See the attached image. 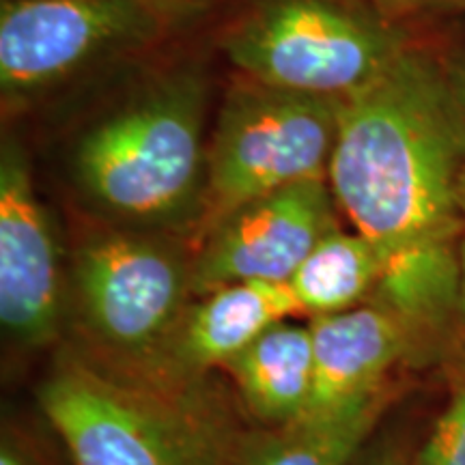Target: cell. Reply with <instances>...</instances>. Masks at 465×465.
Instances as JSON below:
<instances>
[{
    "mask_svg": "<svg viewBox=\"0 0 465 465\" xmlns=\"http://www.w3.org/2000/svg\"><path fill=\"white\" fill-rule=\"evenodd\" d=\"M463 153L465 113L446 56L410 44L342 97L330 188L380 257V302L410 325L459 308Z\"/></svg>",
    "mask_w": 465,
    "mask_h": 465,
    "instance_id": "cell-1",
    "label": "cell"
},
{
    "mask_svg": "<svg viewBox=\"0 0 465 465\" xmlns=\"http://www.w3.org/2000/svg\"><path fill=\"white\" fill-rule=\"evenodd\" d=\"M207 84L174 72L89 127L75 144L80 188L114 216L168 223L203 205Z\"/></svg>",
    "mask_w": 465,
    "mask_h": 465,
    "instance_id": "cell-2",
    "label": "cell"
},
{
    "mask_svg": "<svg viewBox=\"0 0 465 465\" xmlns=\"http://www.w3.org/2000/svg\"><path fill=\"white\" fill-rule=\"evenodd\" d=\"M410 44L391 17L345 0H259L226 33L224 52L254 83L342 100Z\"/></svg>",
    "mask_w": 465,
    "mask_h": 465,
    "instance_id": "cell-3",
    "label": "cell"
},
{
    "mask_svg": "<svg viewBox=\"0 0 465 465\" xmlns=\"http://www.w3.org/2000/svg\"><path fill=\"white\" fill-rule=\"evenodd\" d=\"M341 104L339 97L276 89L250 78L232 86L207 149V232L261 196L328 179Z\"/></svg>",
    "mask_w": 465,
    "mask_h": 465,
    "instance_id": "cell-4",
    "label": "cell"
},
{
    "mask_svg": "<svg viewBox=\"0 0 465 465\" xmlns=\"http://www.w3.org/2000/svg\"><path fill=\"white\" fill-rule=\"evenodd\" d=\"M164 0H3L0 89L26 100L84 67L158 39Z\"/></svg>",
    "mask_w": 465,
    "mask_h": 465,
    "instance_id": "cell-5",
    "label": "cell"
},
{
    "mask_svg": "<svg viewBox=\"0 0 465 465\" xmlns=\"http://www.w3.org/2000/svg\"><path fill=\"white\" fill-rule=\"evenodd\" d=\"M74 282L95 334L119 351L144 356L182 323L192 267L162 242L104 232L78 250Z\"/></svg>",
    "mask_w": 465,
    "mask_h": 465,
    "instance_id": "cell-6",
    "label": "cell"
},
{
    "mask_svg": "<svg viewBox=\"0 0 465 465\" xmlns=\"http://www.w3.org/2000/svg\"><path fill=\"white\" fill-rule=\"evenodd\" d=\"M39 403L74 465H203L201 440L147 397L89 366H61Z\"/></svg>",
    "mask_w": 465,
    "mask_h": 465,
    "instance_id": "cell-7",
    "label": "cell"
},
{
    "mask_svg": "<svg viewBox=\"0 0 465 465\" xmlns=\"http://www.w3.org/2000/svg\"><path fill=\"white\" fill-rule=\"evenodd\" d=\"M336 201L325 179H311L248 203L209 232L192 265V291L232 282H289L323 235L336 229Z\"/></svg>",
    "mask_w": 465,
    "mask_h": 465,
    "instance_id": "cell-8",
    "label": "cell"
},
{
    "mask_svg": "<svg viewBox=\"0 0 465 465\" xmlns=\"http://www.w3.org/2000/svg\"><path fill=\"white\" fill-rule=\"evenodd\" d=\"M61 284L48 213L35 192L25 149L0 155V322L14 339L42 345L56 332Z\"/></svg>",
    "mask_w": 465,
    "mask_h": 465,
    "instance_id": "cell-9",
    "label": "cell"
},
{
    "mask_svg": "<svg viewBox=\"0 0 465 465\" xmlns=\"http://www.w3.org/2000/svg\"><path fill=\"white\" fill-rule=\"evenodd\" d=\"M410 328L383 304L312 319V394L302 420L330 416L386 392L383 381L407 351Z\"/></svg>",
    "mask_w": 465,
    "mask_h": 465,
    "instance_id": "cell-10",
    "label": "cell"
},
{
    "mask_svg": "<svg viewBox=\"0 0 465 465\" xmlns=\"http://www.w3.org/2000/svg\"><path fill=\"white\" fill-rule=\"evenodd\" d=\"M287 282L246 281L209 291L182 319L179 358L192 369L224 366L272 325L298 312Z\"/></svg>",
    "mask_w": 465,
    "mask_h": 465,
    "instance_id": "cell-11",
    "label": "cell"
},
{
    "mask_svg": "<svg viewBox=\"0 0 465 465\" xmlns=\"http://www.w3.org/2000/svg\"><path fill=\"white\" fill-rule=\"evenodd\" d=\"M250 410L270 422L295 424L312 394L311 325L281 322L224 364Z\"/></svg>",
    "mask_w": 465,
    "mask_h": 465,
    "instance_id": "cell-12",
    "label": "cell"
},
{
    "mask_svg": "<svg viewBox=\"0 0 465 465\" xmlns=\"http://www.w3.org/2000/svg\"><path fill=\"white\" fill-rule=\"evenodd\" d=\"M381 276L375 248L356 231L336 226L308 252L287 282L300 311L334 315L373 293Z\"/></svg>",
    "mask_w": 465,
    "mask_h": 465,
    "instance_id": "cell-13",
    "label": "cell"
},
{
    "mask_svg": "<svg viewBox=\"0 0 465 465\" xmlns=\"http://www.w3.org/2000/svg\"><path fill=\"white\" fill-rule=\"evenodd\" d=\"M386 392L330 416L289 424V431L261 449L246 465H345L380 418Z\"/></svg>",
    "mask_w": 465,
    "mask_h": 465,
    "instance_id": "cell-14",
    "label": "cell"
},
{
    "mask_svg": "<svg viewBox=\"0 0 465 465\" xmlns=\"http://www.w3.org/2000/svg\"><path fill=\"white\" fill-rule=\"evenodd\" d=\"M416 465H465V377L435 422Z\"/></svg>",
    "mask_w": 465,
    "mask_h": 465,
    "instance_id": "cell-15",
    "label": "cell"
},
{
    "mask_svg": "<svg viewBox=\"0 0 465 465\" xmlns=\"http://www.w3.org/2000/svg\"><path fill=\"white\" fill-rule=\"evenodd\" d=\"M449 61L452 80H455L459 100H461L463 113H465V54H452L446 56ZM459 207H461L463 220H465V153H463V162H461V171H459Z\"/></svg>",
    "mask_w": 465,
    "mask_h": 465,
    "instance_id": "cell-16",
    "label": "cell"
},
{
    "mask_svg": "<svg viewBox=\"0 0 465 465\" xmlns=\"http://www.w3.org/2000/svg\"><path fill=\"white\" fill-rule=\"evenodd\" d=\"M371 7L380 11L381 15L391 17V20L397 22L399 17L416 14L427 7V0H369Z\"/></svg>",
    "mask_w": 465,
    "mask_h": 465,
    "instance_id": "cell-17",
    "label": "cell"
},
{
    "mask_svg": "<svg viewBox=\"0 0 465 465\" xmlns=\"http://www.w3.org/2000/svg\"><path fill=\"white\" fill-rule=\"evenodd\" d=\"M459 261H461V276H459V308L465 315V237L461 242V252H459Z\"/></svg>",
    "mask_w": 465,
    "mask_h": 465,
    "instance_id": "cell-18",
    "label": "cell"
},
{
    "mask_svg": "<svg viewBox=\"0 0 465 465\" xmlns=\"http://www.w3.org/2000/svg\"><path fill=\"white\" fill-rule=\"evenodd\" d=\"M0 465H26V463L14 449L5 446L3 452H0Z\"/></svg>",
    "mask_w": 465,
    "mask_h": 465,
    "instance_id": "cell-19",
    "label": "cell"
},
{
    "mask_svg": "<svg viewBox=\"0 0 465 465\" xmlns=\"http://www.w3.org/2000/svg\"><path fill=\"white\" fill-rule=\"evenodd\" d=\"M427 7H438V9H465V0H427Z\"/></svg>",
    "mask_w": 465,
    "mask_h": 465,
    "instance_id": "cell-20",
    "label": "cell"
},
{
    "mask_svg": "<svg viewBox=\"0 0 465 465\" xmlns=\"http://www.w3.org/2000/svg\"><path fill=\"white\" fill-rule=\"evenodd\" d=\"M373 465H403V463H401L397 457H392V455H386V457L380 459V461L373 463Z\"/></svg>",
    "mask_w": 465,
    "mask_h": 465,
    "instance_id": "cell-21",
    "label": "cell"
}]
</instances>
